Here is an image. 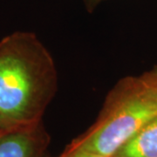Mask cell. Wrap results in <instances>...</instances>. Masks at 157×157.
Returning <instances> with one entry per match:
<instances>
[{
	"label": "cell",
	"mask_w": 157,
	"mask_h": 157,
	"mask_svg": "<svg viewBox=\"0 0 157 157\" xmlns=\"http://www.w3.org/2000/svg\"><path fill=\"white\" fill-rule=\"evenodd\" d=\"M57 87L55 62L36 34L17 31L0 39V130L40 123Z\"/></svg>",
	"instance_id": "obj_1"
},
{
	"label": "cell",
	"mask_w": 157,
	"mask_h": 157,
	"mask_svg": "<svg viewBox=\"0 0 157 157\" xmlns=\"http://www.w3.org/2000/svg\"><path fill=\"white\" fill-rule=\"evenodd\" d=\"M157 115V94L143 75L121 78L107 94L96 122L67 147L113 157Z\"/></svg>",
	"instance_id": "obj_2"
},
{
	"label": "cell",
	"mask_w": 157,
	"mask_h": 157,
	"mask_svg": "<svg viewBox=\"0 0 157 157\" xmlns=\"http://www.w3.org/2000/svg\"><path fill=\"white\" fill-rule=\"evenodd\" d=\"M47 135L41 122L33 126L0 130V157H41Z\"/></svg>",
	"instance_id": "obj_3"
},
{
	"label": "cell",
	"mask_w": 157,
	"mask_h": 157,
	"mask_svg": "<svg viewBox=\"0 0 157 157\" xmlns=\"http://www.w3.org/2000/svg\"><path fill=\"white\" fill-rule=\"evenodd\" d=\"M113 157H157V115L147 121Z\"/></svg>",
	"instance_id": "obj_4"
},
{
	"label": "cell",
	"mask_w": 157,
	"mask_h": 157,
	"mask_svg": "<svg viewBox=\"0 0 157 157\" xmlns=\"http://www.w3.org/2000/svg\"><path fill=\"white\" fill-rule=\"evenodd\" d=\"M59 157H110L102 155L100 154H96L94 152L86 151V150H65L60 156Z\"/></svg>",
	"instance_id": "obj_5"
},
{
	"label": "cell",
	"mask_w": 157,
	"mask_h": 157,
	"mask_svg": "<svg viewBox=\"0 0 157 157\" xmlns=\"http://www.w3.org/2000/svg\"><path fill=\"white\" fill-rule=\"evenodd\" d=\"M143 77L146 78V80L148 82V84L152 86V88L155 90V92L157 94V67L153 68L152 70L146 72L143 74Z\"/></svg>",
	"instance_id": "obj_6"
},
{
	"label": "cell",
	"mask_w": 157,
	"mask_h": 157,
	"mask_svg": "<svg viewBox=\"0 0 157 157\" xmlns=\"http://www.w3.org/2000/svg\"><path fill=\"white\" fill-rule=\"evenodd\" d=\"M103 1H106V0H83L86 8L88 10V11H94Z\"/></svg>",
	"instance_id": "obj_7"
}]
</instances>
